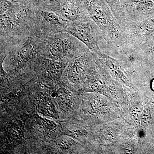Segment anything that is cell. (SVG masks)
Wrapping results in <instances>:
<instances>
[{"instance_id": "obj_1", "label": "cell", "mask_w": 154, "mask_h": 154, "mask_svg": "<svg viewBox=\"0 0 154 154\" xmlns=\"http://www.w3.org/2000/svg\"><path fill=\"white\" fill-rule=\"evenodd\" d=\"M89 17L101 31L102 38L112 47L125 43L123 31L105 0H81Z\"/></svg>"}, {"instance_id": "obj_2", "label": "cell", "mask_w": 154, "mask_h": 154, "mask_svg": "<svg viewBox=\"0 0 154 154\" xmlns=\"http://www.w3.org/2000/svg\"><path fill=\"white\" fill-rule=\"evenodd\" d=\"M122 29L154 14L152 0H105Z\"/></svg>"}, {"instance_id": "obj_3", "label": "cell", "mask_w": 154, "mask_h": 154, "mask_svg": "<svg viewBox=\"0 0 154 154\" xmlns=\"http://www.w3.org/2000/svg\"><path fill=\"white\" fill-rule=\"evenodd\" d=\"M67 32L82 42L87 48L97 54L101 52L98 44L102 39L101 30L90 19L73 23L67 28Z\"/></svg>"}, {"instance_id": "obj_4", "label": "cell", "mask_w": 154, "mask_h": 154, "mask_svg": "<svg viewBox=\"0 0 154 154\" xmlns=\"http://www.w3.org/2000/svg\"><path fill=\"white\" fill-rule=\"evenodd\" d=\"M125 43L122 46L137 47L147 37L154 32V14L144 20L133 23L122 29Z\"/></svg>"}, {"instance_id": "obj_5", "label": "cell", "mask_w": 154, "mask_h": 154, "mask_svg": "<svg viewBox=\"0 0 154 154\" xmlns=\"http://www.w3.org/2000/svg\"><path fill=\"white\" fill-rule=\"evenodd\" d=\"M82 48L66 38H57L50 45L49 51L51 55L59 57L63 55L69 51H75Z\"/></svg>"}, {"instance_id": "obj_6", "label": "cell", "mask_w": 154, "mask_h": 154, "mask_svg": "<svg viewBox=\"0 0 154 154\" xmlns=\"http://www.w3.org/2000/svg\"><path fill=\"white\" fill-rule=\"evenodd\" d=\"M81 58H78L72 63L68 71V79L71 83L77 84L82 79L83 69Z\"/></svg>"}, {"instance_id": "obj_7", "label": "cell", "mask_w": 154, "mask_h": 154, "mask_svg": "<svg viewBox=\"0 0 154 154\" xmlns=\"http://www.w3.org/2000/svg\"><path fill=\"white\" fill-rule=\"evenodd\" d=\"M132 49L136 52L149 54L154 57V35L152 34L148 36L137 47Z\"/></svg>"}, {"instance_id": "obj_8", "label": "cell", "mask_w": 154, "mask_h": 154, "mask_svg": "<svg viewBox=\"0 0 154 154\" xmlns=\"http://www.w3.org/2000/svg\"><path fill=\"white\" fill-rule=\"evenodd\" d=\"M34 51L32 45L27 44L23 45L14 55V60L19 63H22L30 57Z\"/></svg>"}, {"instance_id": "obj_9", "label": "cell", "mask_w": 154, "mask_h": 154, "mask_svg": "<svg viewBox=\"0 0 154 154\" xmlns=\"http://www.w3.org/2000/svg\"><path fill=\"white\" fill-rule=\"evenodd\" d=\"M10 14V11H9L1 15V28L2 31L10 30L14 25V20Z\"/></svg>"}, {"instance_id": "obj_10", "label": "cell", "mask_w": 154, "mask_h": 154, "mask_svg": "<svg viewBox=\"0 0 154 154\" xmlns=\"http://www.w3.org/2000/svg\"><path fill=\"white\" fill-rule=\"evenodd\" d=\"M41 15L44 20L50 24L56 25L61 24L60 18L54 12L48 10H42Z\"/></svg>"}, {"instance_id": "obj_11", "label": "cell", "mask_w": 154, "mask_h": 154, "mask_svg": "<svg viewBox=\"0 0 154 154\" xmlns=\"http://www.w3.org/2000/svg\"><path fill=\"white\" fill-rule=\"evenodd\" d=\"M140 122L143 126L146 127L150 123V110L148 107L145 108L140 115Z\"/></svg>"}, {"instance_id": "obj_12", "label": "cell", "mask_w": 154, "mask_h": 154, "mask_svg": "<svg viewBox=\"0 0 154 154\" xmlns=\"http://www.w3.org/2000/svg\"><path fill=\"white\" fill-rule=\"evenodd\" d=\"M12 2H14V1H11V0H0V7H1L0 14L1 15H2L12 9L14 7V4Z\"/></svg>"}, {"instance_id": "obj_13", "label": "cell", "mask_w": 154, "mask_h": 154, "mask_svg": "<svg viewBox=\"0 0 154 154\" xmlns=\"http://www.w3.org/2000/svg\"><path fill=\"white\" fill-rule=\"evenodd\" d=\"M141 111V107L138 106H135L133 107L132 110V115L133 118L134 119L135 121H138L139 118L140 117Z\"/></svg>"}, {"instance_id": "obj_14", "label": "cell", "mask_w": 154, "mask_h": 154, "mask_svg": "<svg viewBox=\"0 0 154 154\" xmlns=\"http://www.w3.org/2000/svg\"><path fill=\"white\" fill-rule=\"evenodd\" d=\"M13 1H17L19 2H22V3H27L28 4H36L39 2V0H13Z\"/></svg>"}, {"instance_id": "obj_15", "label": "cell", "mask_w": 154, "mask_h": 154, "mask_svg": "<svg viewBox=\"0 0 154 154\" xmlns=\"http://www.w3.org/2000/svg\"><path fill=\"white\" fill-rule=\"evenodd\" d=\"M150 87L152 90L154 91V79H153L151 82Z\"/></svg>"}, {"instance_id": "obj_16", "label": "cell", "mask_w": 154, "mask_h": 154, "mask_svg": "<svg viewBox=\"0 0 154 154\" xmlns=\"http://www.w3.org/2000/svg\"><path fill=\"white\" fill-rule=\"evenodd\" d=\"M152 1H153V2H154V0H152Z\"/></svg>"}]
</instances>
